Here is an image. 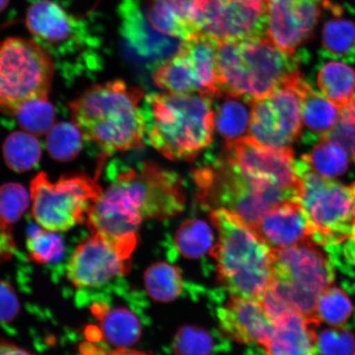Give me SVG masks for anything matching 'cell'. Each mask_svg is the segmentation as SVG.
Returning <instances> with one entry per match:
<instances>
[{"mask_svg": "<svg viewBox=\"0 0 355 355\" xmlns=\"http://www.w3.org/2000/svg\"><path fill=\"white\" fill-rule=\"evenodd\" d=\"M313 242L275 250L270 288L286 304L311 320L316 317L319 295L333 286L334 266Z\"/></svg>", "mask_w": 355, "mask_h": 355, "instance_id": "obj_9", "label": "cell"}, {"mask_svg": "<svg viewBox=\"0 0 355 355\" xmlns=\"http://www.w3.org/2000/svg\"><path fill=\"white\" fill-rule=\"evenodd\" d=\"M212 101L198 92L146 96L143 113L148 143L171 161H193L213 141Z\"/></svg>", "mask_w": 355, "mask_h": 355, "instance_id": "obj_2", "label": "cell"}, {"mask_svg": "<svg viewBox=\"0 0 355 355\" xmlns=\"http://www.w3.org/2000/svg\"><path fill=\"white\" fill-rule=\"evenodd\" d=\"M345 242L347 243L345 246V256L347 257L350 263L355 264V234L352 238Z\"/></svg>", "mask_w": 355, "mask_h": 355, "instance_id": "obj_45", "label": "cell"}, {"mask_svg": "<svg viewBox=\"0 0 355 355\" xmlns=\"http://www.w3.org/2000/svg\"><path fill=\"white\" fill-rule=\"evenodd\" d=\"M223 158L248 175L292 191L299 199L303 183L297 175L291 148H272L250 135L226 141Z\"/></svg>", "mask_w": 355, "mask_h": 355, "instance_id": "obj_13", "label": "cell"}, {"mask_svg": "<svg viewBox=\"0 0 355 355\" xmlns=\"http://www.w3.org/2000/svg\"><path fill=\"white\" fill-rule=\"evenodd\" d=\"M26 24L35 38L59 46L81 33L79 19L51 0H37L26 11Z\"/></svg>", "mask_w": 355, "mask_h": 355, "instance_id": "obj_20", "label": "cell"}, {"mask_svg": "<svg viewBox=\"0 0 355 355\" xmlns=\"http://www.w3.org/2000/svg\"><path fill=\"white\" fill-rule=\"evenodd\" d=\"M123 8L124 35L140 55L162 62L177 54L182 42L157 32L136 0H127Z\"/></svg>", "mask_w": 355, "mask_h": 355, "instance_id": "obj_18", "label": "cell"}, {"mask_svg": "<svg viewBox=\"0 0 355 355\" xmlns=\"http://www.w3.org/2000/svg\"><path fill=\"white\" fill-rule=\"evenodd\" d=\"M325 137L343 146L355 159V126L340 114L336 126Z\"/></svg>", "mask_w": 355, "mask_h": 355, "instance_id": "obj_41", "label": "cell"}, {"mask_svg": "<svg viewBox=\"0 0 355 355\" xmlns=\"http://www.w3.org/2000/svg\"><path fill=\"white\" fill-rule=\"evenodd\" d=\"M78 355H148L144 352H137V350L128 349L125 348H119L114 350L105 349L104 346L92 343V341H85L79 346Z\"/></svg>", "mask_w": 355, "mask_h": 355, "instance_id": "obj_42", "label": "cell"}, {"mask_svg": "<svg viewBox=\"0 0 355 355\" xmlns=\"http://www.w3.org/2000/svg\"><path fill=\"white\" fill-rule=\"evenodd\" d=\"M55 70L51 53L33 39L0 43V111L15 115L28 102L48 100Z\"/></svg>", "mask_w": 355, "mask_h": 355, "instance_id": "obj_8", "label": "cell"}, {"mask_svg": "<svg viewBox=\"0 0 355 355\" xmlns=\"http://www.w3.org/2000/svg\"><path fill=\"white\" fill-rule=\"evenodd\" d=\"M83 139L81 132L73 123H55L47 133L46 148L52 158L69 162L81 152Z\"/></svg>", "mask_w": 355, "mask_h": 355, "instance_id": "obj_33", "label": "cell"}, {"mask_svg": "<svg viewBox=\"0 0 355 355\" xmlns=\"http://www.w3.org/2000/svg\"><path fill=\"white\" fill-rule=\"evenodd\" d=\"M218 42L200 33L182 42L180 47L192 63L203 92L213 98L220 92L216 76Z\"/></svg>", "mask_w": 355, "mask_h": 355, "instance_id": "obj_24", "label": "cell"}, {"mask_svg": "<svg viewBox=\"0 0 355 355\" xmlns=\"http://www.w3.org/2000/svg\"><path fill=\"white\" fill-rule=\"evenodd\" d=\"M213 340L209 332L195 327H184L178 331L174 340L177 355H211Z\"/></svg>", "mask_w": 355, "mask_h": 355, "instance_id": "obj_38", "label": "cell"}, {"mask_svg": "<svg viewBox=\"0 0 355 355\" xmlns=\"http://www.w3.org/2000/svg\"><path fill=\"white\" fill-rule=\"evenodd\" d=\"M323 55L352 63L355 54V24L338 16L332 17L322 31Z\"/></svg>", "mask_w": 355, "mask_h": 355, "instance_id": "obj_28", "label": "cell"}, {"mask_svg": "<svg viewBox=\"0 0 355 355\" xmlns=\"http://www.w3.org/2000/svg\"><path fill=\"white\" fill-rule=\"evenodd\" d=\"M4 161L10 170L25 172L37 165L42 157L41 144L32 133L16 131L7 137L3 146Z\"/></svg>", "mask_w": 355, "mask_h": 355, "instance_id": "obj_30", "label": "cell"}, {"mask_svg": "<svg viewBox=\"0 0 355 355\" xmlns=\"http://www.w3.org/2000/svg\"><path fill=\"white\" fill-rule=\"evenodd\" d=\"M300 58L259 37L218 42L216 76L220 90L254 101L300 73Z\"/></svg>", "mask_w": 355, "mask_h": 355, "instance_id": "obj_4", "label": "cell"}, {"mask_svg": "<svg viewBox=\"0 0 355 355\" xmlns=\"http://www.w3.org/2000/svg\"><path fill=\"white\" fill-rule=\"evenodd\" d=\"M31 195L19 184L10 183L0 187V225L11 229L28 209Z\"/></svg>", "mask_w": 355, "mask_h": 355, "instance_id": "obj_37", "label": "cell"}, {"mask_svg": "<svg viewBox=\"0 0 355 355\" xmlns=\"http://www.w3.org/2000/svg\"><path fill=\"white\" fill-rule=\"evenodd\" d=\"M153 77L159 87L174 94L195 92L205 94L192 63L180 50L175 55L155 66Z\"/></svg>", "mask_w": 355, "mask_h": 355, "instance_id": "obj_26", "label": "cell"}, {"mask_svg": "<svg viewBox=\"0 0 355 355\" xmlns=\"http://www.w3.org/2000/svg\"><path fill=\"white\" fill-rule=\"evenodd\" d=\"M214 98L220 101L215 105V125L217 132L226 141L246 137L250 130L252 102L242 96L221 92Z\"/></svg>", "mask_w": 355, "mask_h": 355, "instance_id": "obj_25", "label": "cell"}, {"mask_svg": "<svg viewBox=\"0 0 355 355\" xmlns=\"http://www.w3.org/2000/svg\"><path fill=\"white\" fill-rule=\"evenodd\" d=\"M20 302L10 283L0 281V323L12 322L19 315Z\"/></svg>", "mask_w": 355, "mask_h": 355, "instance_id": "obj_40", "label": "cell"}, {"mask_svg": "<svg viewBox=\"0 0 355 355\" xmlns=\"http://www.w3.org/2000/svg\"><path fill=\"white\" fill-rule=\"evenodd\" d=\"M353 309L348 295L341 288L331 286L318 297L316 317L320 322H326L333 327H341L349 320Z\"/></svg>", "mask_w": 355, "mask_h": 355, "instance_id": "obj_34", "label": "cell"}, {"mask_svg": "<svg viewBox=\"0 0 355 355\" xmlns=\"http://www.w3.org/2000/svg\"><path fill=\"white\" fill-rule=\"evenodd\" d=\"M26 248L31 259L37 263L47 264L60 260L63 257V239L55 232L35 230L26 239Z\"/></svg>", "mask_w": 355, "mask_h": 355, "instance_id": "obj_36", "label": "cell"}, {"mask_svg": "<svg viewBox=\"0 0 355 355\" xmlns=\"http://www.w3.org/2000/svg\"><path fill=\"white\" fill-rule=\"evenodd\" d=\"M130 270L131 259H124L100 235L92 234L71 257L67 277L78 288L98 287Z\"/></svg>", "mask_w": 355, "mask_h": 355, "instance_id": "obj_15", "label": "cell"}, {"mask_svg": "<svg viewBox=\"0 0 355 355\" xmlns=\"http://www.w3.org/2000/svg\"><path fill=\"white\" fill-rule=\"evenodd\" d=\"M146 17L159 33L186 41L200 33L190 0H149Z\"/></svg>", "mask_w": 355, "mask_h": 355, "instance_id": "obj_22", "label": "cell"}, {"mask_svg": "<svg viewBox=\"0 0 355 355\" xmlns=\"http://www.w3.org/2000/svg\"><path fill=\"white\" fill-rule=\"evenodd\" d=\"M155 193L143 168H128L93 202L87 214L92 234L100 235L124 259H131L144 219L153 216Z\"/></svg>", "mask_w": 355, "mask_h": 355, "instance_id": "obj_5", "label": "cell"}, {"mask_svg": "<svg viewBox=\"0 0 355 355\" xmlns=\"http://www.w3.org/2000/svg\"><path fill=\"white\" fill-rule=\"evenodd\" d=\"M319 355H355V337L341 327L322 331L317 336Z\"/></svg>", "mask_w": 355, "mask_h": 355, "instance_id": "obj_39", "label": "cell"}, {"mask_svg": "<svg viewBox=\"0 0 355 355\" xmlns=\"http://www.w3.org/2000/svg\"><path fill=\"white\" fill-rule=\"evenodd\" d=\"M217 315L221 329L239 343L263 346L275 330V324L257 299L232 296Z\"/></svg>", "mask_w": 355, "mask_h": 355, "instance_id": "obj_16", "label": "cell"}, {"mask_svg": "<svg viewBox=\"0 0 355 355\" xmlns=\"http://www.w3.org/2000/svg\"><path fill=\"white\" fill-rule=\"evenodd\" d=\"M300 73L282 86L252 102L250 133L260 144L275 148H288L302 131Z\"/></svg>", "mask_w": 355, "mask_h": 355, "instance_id": "obj_11", "label": "cell"}, {"mask_svg": "<svg viewBox=\"0 0 355 355\" xmlns=\"http://www.w3.org/2000/svg\"><path fill=\"white\" fill-rule=\"evenodd\" d=\"M200 33L217 41L264 37L265 0H190Z\"/></svg>", "mask_w": 355, "mask_h": 355, "instance_id": "obj_12", "label": "cell"}, {"mask_svg": "<svg viewBox=\"0 0 355 355\" xmlns=\"http://www.w3.org/2000/svg\"><path fill=\"white\" fill-rule=\"evenodd\" d=\"M302 131L300 139L306 144L318 143L338 121L340 109L322 92L314 90L304 78L300 80Z\"/></svg>", "mask_w": 355, "mask_h": 355, "instance_id": "obj_21", "label": "cell"}, {"mask_svg": "<svg viewBox=\"0 0 355 355\" xmlns=\"http://www.w3.org/2000/svg\"><path fill=\"white\" fill-rule=\"evenodd\" d=\"M213 233L207 222L189 219L178 229L175 243L178 252L189 259H198L206 254L212 245Z\"/></svg>", "mask_w": 355, "mask_h": 355, "instance_id": "obj_32", "label": "cell"}, {"mask_svg": "<svg viewBox=\"0 0 355 355\" xmlns=\"http://www.w3.org/2000/svg\"><path fill=\"white\" fill-rule=\"evenodd\" d=\"M15 115L22 130L35 136L48 133L55 121L54 106L48 100L28 102Z\"/></svg>", "mask_w": 355, "mask_h": 355, "instance_id": "obj_35", "label": "cell"}, {"mask_svg": "<svg viewBox=\"0 0 355 355\" xmlns=\"http://www.w3.org/2000/svg\"><path fill=\"white\" fill-rule=\"evenodd\" d=\"M92 313L98 320L102 340H105L119 348L135 345L141 335L139 318L130 309H111L103 303L95 304Z\"/></svg>", "mask_w": 355, "mask_h": 355, "instance_id": "obj_23", "label": "cell"}, {"mask_svg": "<svg viewBox=\"0 0 355 355\" xmlns=\"http://www.w3.org/2000/svg\"><path fill=\"white\" fill-rule=\"evenodd\" d=\"M143 87L114 80L87 89L69 108L73 123L83 139L93 141L105 155L144 148L146 121L139 103Z\"/></svg>", "mask_w": 355, "mask_h": 355, "instance_id": "obj_1", "label": "cell"}, {"mask_svg": "<svg viewBox=\"0 0 355 355\" xmlns=\"http://www.w3.org/2000/svg\"><path fill=\"white\" fill-rule=\"evenodd\" d=\"M354 162H355V159H354Z\"/></svg>", "mask_w": 355, "mask_h": 355, "instance_id": "obj_48", "label": "cell"}, {"mask_svg": "<svg viewBox=\"0 0 355 355\" xmlns=\"http://www.w3.org/2000/svg\"><path fill=\"white\" fill-rule=\"evenodd\" d=\"M317 83L322 94L343 109L355 94V71L344 61L330 60L319 69Z\"/></svg>", "mask_w": 355, "mask_h": 355, "instance_id": "obj_27", "label": "cell"}, {"mask_svg": "<svg viewBox=\"0 0 355 355\" xmlns=\"http://www.w3.org/2000/svg\"><path fill=\"white\" fill-rule=\"evenodd\" d=\"M324 0H265L268 38L281 50L296 54L320 16Z\"/></svg>", "mask_w": 355, "mask_h": 355, "instance_id": "obj_14", "label": "cell"}, {"mask_svg": "<svg viewBox=\"0 0 355 355\" xmlns=\"http://www.w3.org/2000/svg\"><path fill=\"white\" fill-rule=\"evenodd\" d=\"M145 287L155 301L171 302L181 295L184 281L177 266L166 263H154L146 270Z\"/></svg>", "mask_w": 355, "mask_h": 355, "instance_id": "obj_31", "label": "cell"}, {"mask_svg": "<svg viewBox=\"0 0 355 355\" xmlns=\"http://www.w3.org/2000/svg\"><path fill=\"white\" fill-rule=\"evenodd\" d=\"M198 202L208 209L225 208L256 227L266 212L298 195L277 184L255 179L223 157L193 173Z\"/></svg>", "mask_w": 355, "mask_h": 355, "instance_id": "obj_6", "label": "cell"}, {"mask_svg": "<svg viewBox=\"0 0 355 355\" xmlns=\"http://www.w3.org/2000/svg\"><path fill=\"white\" fill-rule=\"evenodd\" d=\"M352 63H355V54L353 57V59H352Z\"/></svg>", "mask_w": 355, "mask_h": 355, "instance_id": "obj_47", "label": "cell"}, {"mask_svg": "<svg viewBox=\"0 0 355 355\" xmlns=\"http://www.w3.org/2000/svg\"><path fill=\"white\" fill-rule=\"evenodd\" d=\"M218 242L211 254L219 283L232 297L259 300L272 285L275 250L254 226L225 208L211 211Z\"/></svg>", "mask_w": 355, "mask_h": 355, "instance_id": "obj_3", "label": "cell"}, {"mask_svg": "<svg viewBox=\"0 0 355 355\" xmlns=\"http://www.w3.org/2000/svg\"><path fill=\"white\" fill-rule=\"evenodd\" d=\"M16 250L12 230L0 225V263L10 260Z\"/></svg>", "mask_w": 355, "mask_h": 355, "instance_id": "obj_43", "label": "cell"}, {"mask_svg": "<svg viewBox=\"0 0 355 355\" xmlns=\"http://www.w3.org/2000/svg\"><path fill=\"white\" fill-rule=\"evenodd\" d=\"M256 230L274 250L313 241V230L299 200H288L266 212Z\"/></svg>", "mask_w": 355, "mask_h": 355, "instance_id": "obj_17", "label": "cell"}, {"mask_svg": "<svg viewBox=\"0 0 355 355\" xmlns=\"http://www.w3.org/2000/svg\"><path fill=\"white\" fill-rule=\"evenodd\" d=\"M275 330L263 347L268 355H318L319 322L306 318L295 309L274 322Z\"/></svg>", "mask_w": 355, "mask_h": 355, "instance_id": "obj_19", "label": "cell"}, {"mask_svg": "<svg viewBox=\"0 0 355 355\" xmlns=\"http://www.w3.org/2000/svg\"><path fill=\"white\" fill-rule=\"evenodd\" d=\"M354 96H355V94H354Z\"/></svg>", "mask_w": 355, "mask_h": 355, "instance_id": "obj_49", "label": "cell"}, {"mask_svg": "<svg viewBox=\"0 0 355 355\" xmlns=\"http://www.w3.org/2000/svg\"><path fill=\"white\" fill-rule=\"evenodd\" d=\"M102 191L96 180L86 175H65L51 182L46 173H39L30 185L34 219L51 232H66L85 220Z\"/></svg>", "mask_w": 355, "mask_h": 355, "instance_id": "obj_10", "label": "cell"}, {"mask_svg": "<svg viewBox=\"0 0 355 355\" xmlns=\"http://www.w3.org/2000/svg\"><path fill=\"white\" fill-rule=\"evenodd\" d=\"M303 183L299 201L317 245L332 250L355 234V183L344 185L315 172L303 159L295 161Z\"/></svg>", "mask_w": 355, "mask_h": 355, "instance_id": "obj_7", "label": "cell"}, {"mask_svg": "<svg viewBox=\"0 0 355 355\" xmlns=\"http://www.w3.org/2000/svg\"><path fill=\"white\" fill-rule=\"evenodd\" d=\"M0 355H35L32 353L17 347V346L6 343V341H0Z\"/></svg>", "mask_w": 355, "mask_h": 355, "instance_id": "obj_44", "label": "cell"}, {"mask_svg": "<svg viewBox=\"0 0 355 355\" xmlns=\"http://www.w3.org/2000/svg\"><path fill=\"white\" fill-rule=\"evenodd\" d=\"M8 2L10 0H0V12L7 7Z\"/></svg>", "mask_w": 355, "mask_h": 355, "instance_id": "obj_46", "label": "cell"}, {"mask_svg": "<svg viewBox=\"0 0 355 355\" xmlns=\"http://www.w3.org/2000/svg\"><path fill=\"white\" fill-rule=\"evenodd\" d=\"M311 168L326 179L345 174L349 166V155L343 146L327 137L318 141L309 154L302 157Z\"/></svg>", "mask_w": 355, "mask_h": 355, "instance_id": "obj_29", "label": "cell"}]
</instances>
